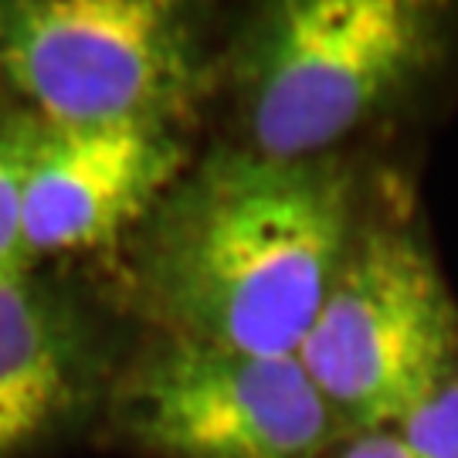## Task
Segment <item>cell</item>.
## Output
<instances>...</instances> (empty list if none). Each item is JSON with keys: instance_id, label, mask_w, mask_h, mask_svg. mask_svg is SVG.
I'll return each mask as SVG.
<instances>
[{"instance_id": "obj_1", "label": "cell", "mask_w": 458, "mask_h": 458, "mask_svg": "<svg viewBox=\"0 0 458 458\" xmlns=\"http://www.w3.org/2000/svg\"><path fill=\"white\" fill-rule=\"evenodd\" d=\"M363 200L353 153L276 160L214 143L119 245L123 299L149 333L295 353Z\"/></svg>"}, {"instance_id": "obj_2", "label": "cell", "mask_w": 458, "mask_h": 458, "mask_svg": "<svg viewBox=\"0 0 458 458\" xmlns=\"http://www.w3.org/2000/svg\"><path fill=\"white\" fill-rule=\"evenodd\" d=\"M458 14L431 0H272L231 34L234 143L276 160L346 153L452 65Z\"/></svg>"}, {"instance_id": "obj_3", "label": "cell", "mask_w": 458, "mask_h": 458, "mask_svg": "<svg viewBox=\"0 0 458 458\" xmlns=\"http://www.w3.org/2000/svg\"><path fill=\"white\" fill-rule=\"evenodd\" d=\"M228 41L181 0H0V98L51 126H194Z\"/></svg>"}, {"instance_id": "obj_4", "label": "cell", "mask_w": 458, "mask_h": 458, "mask_svg": "<svg viewBox=\"0 0 458 458\" xmlns=\"http://www.w3.org/2000/svg\"><path fill=\"white\" fill-rule=\"evenodd\" d=\"M295 357L353 431L397 428L458 367V302L404 191H367Z\"/></svg>"}, {"instance_id": "obj_5", "label": "cell", "mask_w": 458, "mask_h": 458, "mask_svg": "<svg viewBox=\"0 0 458 458\" xmlns=\"http://www.w3.org/2000/svg\"><path fill=\"white\" fill-rule=\"evenodd\" d=\"M350 431L295 353L149 329L98 421L102 442L143 458H319Z\"/></svg>"}, {"instance_id": "obj_6", "label": "cell", "mask_w": 458, "mask_h": 458, "mask_svg": "<svg viewBox=\"0 0 458 458\" xmlns=\"http://www.w3.org/2000/svg\"><path fill=\"white\" fill-rule=\"evenodd\" d=\"M132 340L85 285L31 268L0 282V458H41L98 431Z\"/></svg>"}, {"instance_id": "obj_7", "label": "cell", "mask_w": 458, "mask_h": 458, "mask_svg": "<svg viewBox=\"0 0 458 458\" xmlns=\"http://www.w3.org/2000/svg\"><path fill=\"white\" fill-rule=\"evenodd\" d=\"M194 157L177 123H38L24 166L31 262L119 248Z\"/></svg>"}, {"instance_id": "obj_8", "label": "cell", "mask_w": 458, "mask_h": 458, "mask_svg": "<svg viewBox=\"0 0 458 458\" xmlns=\"http://www.w3.org/2000/svg\"><path fill=\"white\" fill-rule=\"evenodd\" d=\"M38 119L0 98V282L38 265L24 242V166Z\"/></svg>"}, {"instance_id": "obj_9", "label": "cell", "mask_w": 458, "mask_h": 458, "mask_svg": "<svg viewBox=\"0 0 458 458\" xmlns=\"http://www.w3.org/2000/svg\"><path fill=\"white\" fill-rule=\"evenodd\" d=\"M394 431L411 458H458V367Z\"/></svg>"}, {"instance_id": "obj_10", "label": "cell", "mask_w": 458, "mask_h": 458, "mask_svg": "<svg viewBox=\"0 0 458 458\" xmlns=\"http://www.w3.org/2000/svg\"><path fill=\"white\" fill-rule=\"evenodd\" d=\"M319 458H411V452L394 428H374V431H350Z\"/></svg>"}]
</instances>
